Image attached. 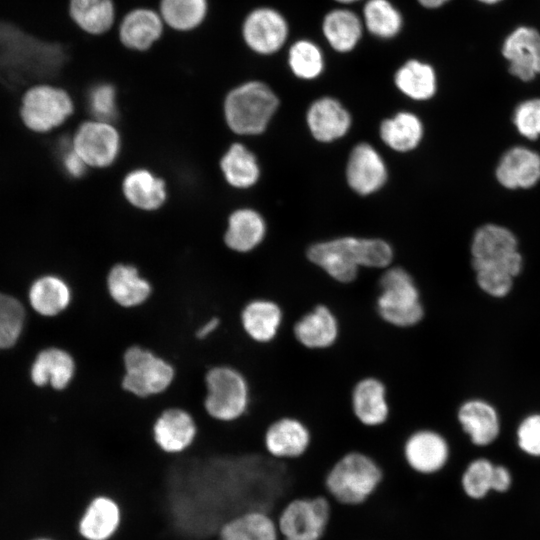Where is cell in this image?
<instances>
[{
  "label": "cell",
  "instance_id": "6da1fadb",
  "mask_svg": "<svg viewBox=\"0 0 540 540\" xmlns=\"http://www.w3.org/2000/svg\"><path fill=\"white\" fill-rule=\"evenodd\" d=\"M308 259L320 267L332 280L348 285L357 277L360 267L387 268L393 252L381 239L343 237L312 245Z\"/></svg>",
  "mask_w": 540,
  "mask_h": 540
},
{
  "label": "cell",
  "instance_id": "7a4b0ae2",
  "mask_svg": "<svg viewBox=\"0 0 540 540\" xmlns=\"http://www.w3.org/2000/svg\"><path fill=\"white\" fill-rule=\"evenodd\" d=\"M383 480V467L373 455L361 449H350L332 463L323 485L325 494L334 503L355 507L368 502Z\"/></svg>",
  "mask_w": 540,
  "mask_h": 540
},
{
  "label": "cell",
  "instance_id": "3957f363",
  "mask_svg": "<svg viewBox=\"0 0 540 540\" xmlns=\"http://www.w3.org/2000/svg\"><path fill=\"white\" fill-rule=\"evenodd\" d=\"M374 309L384 324L400 330L417 327L427 314L419 286L402 267H390L381 274Z\"/></svg>",
  "mask_w": 540,
  "mask_h": 540
},
{
  "label": "cell",
  "instance_id": "277c9868",
  "mask_svg": "<svg viewBox=\"0 0 540 540\" xmlns=\"http://www.w3.org/2000/svg\"><path fill=\"white\" fill-rule=\"evenodd\" d=\"M204 409L215 421L232 423L243 418L251 405L249 379L231 364H217L205 373Z\"/></svg>",
  "mask_w": 540,
  "mask_h": 540
},
{
  "label": "cell",
  "instance_id": "5b68a950",
  "mask_svg": "<svg viewBox=\"0 0 540 540\" xmlns=\"http://www.w3.org/2000/svg\"><path fill=\"white\" fill-rule=\"evenodd\" d=\"M279 105L273 90L264 82L249 80L228 91L223 110L228 126L238 134L263 132Z\"/></svg>",
  "mask_w": 540,
  "mask_h": 540
},
{
  "label": "cell",
  "instance_id": "8992f818",
  "mask_svg": "<svg viewBox=\"0 0 540 540\" xmlns=\"http://www.w3.org/2000/svg\"><path fill=\"white\" fill-rule=\"evenodd\" d=\"M75 103L67 87L40 82L21 94L18 120L34 134H46L62 126L74 113Z\"/></svg>",
  "mask_w": 540,
  "mask_h": 540
},
{
  "label": "cell",
  "instance_id": "52a82bcc",
  "mask_svg": "<svg viewBox=\"0 0 540 540\" xmlns=\"http://www.w3.org/2000/svg\"><path fill=\"white\" fill-rule=\"evenodd\" d=\"M176 376L174 365L154 350L133 344L123 353L122 388L140 399L165 393Z\"/></svg>",
  "mask_w": 540,
  "mask_h": 540
},
{
  "label": "cell",
  "instance_id": "ba28073f",
  "mask_svg": "<svg viewBox=\"0 0 540 540\" xmlns=\"http://www.w3.org/2000/svg\"><path fill=\"white\" fill-rule=\"evenodd\" d=\"M332 510L333 502L326 494L291 498L275 517L281 540H322L328 531Z\"/></svg>",
  "mask_w": 540,
  "mask_h": 540
},
{
  "label": "cell",
  "instance_id": "9c48e42d",
  "mask_svg": "<svg viewBox=\"0 0 540 540\" xmlns=\"http://www.w3.org/2000/svg\"><path fill=\"white\" fill-rule=\"evenodd\" d=\"M515 235L495 224L480 227L471 244L472 265L475 271L492 270L514 278L521 272L523 260L518 252Z\"/></svg>",
  "mask_w": 540,
  "mask_h": 540
},
{
  "label": "cell",
  "instance_id": "30bf717a",
  "mask_svg": "<svg viewBox=\"0 0 540 540\" xmlns=\"http://www.w3.org/2000/svg\"><path fill=\"white\" fill-rule=\"evenodd\" d=\"M405 465L413 473L433 477L443 473L451 463L452 447L446 434L433 426L411 430L401 447Z\"/></svg>",
  "mask_w": 540,
  "mask_h": 540
},
{
  "label": "cell",
  "instance_id": "8fae6325",
  "mask_svg": "<svg viewBox=\"0 0 540 540\" xmlns=\"http://www.w3.org/2000/svg\"><path fill=\"white\" fill-rule=\"evenodd\" d=\"M295 342L305 350L325 352L334 348L342 334L337 311L326 302H316L290 325Z\"/></svg>",
  "mask_w": 540,
  "mask_h": 540
},
{
  "label": "cell",
  "instance_id": "7c38bea8",
  "mask_svg": "<svg viewBox=\"0 0 540 540\" xmlns=\"http://www.w3.org/2000/svg\"><path fill=\"white\" fill-rule=\"evenodd\" d=\"M349 408L361 426L368 429L384 426L392 412L387 383L374 374L361 376L350 389Z\"/></svg>",
  "mask_w": 540,
  "mask_h": 540
},
{
  "label": "cell",
  "instance_id": "4fadbf2b",
  "mask_svg": "<svg viewBox=\"0 0 540 540\" xmlns=\"http://www.w3.org/2000/svg\"><path fill=\"white\" fill-rule=\"evenodd\" d=\"M313 443L310 426L302 418L284 414L273 419L263 434V448L272 458L296 461L304 457Z\"/></svg>",
  "mask_w": 540,
  "mask_h": 540
},
{
  "label": "cell",
  "instance_id": "5bb4252c",
  "mask_svg": "<svg viewBox=\"0 0 540 540\" xmlns=\"http://www.w3.org/2000/svg\"><path fill=\"white\" fill-rule=\"evenodd\" d=\"M115 31L122 48L144 54L158 45L167 29L156 7L138 5L119 17Z\"/></svg>",
  "mask_w": 540,
  "mask_h": 540
},
{
  "label": "cell",
  "instance_id": "9a60e30c",
  "mask_svg": "<svg viewBox=\"0 0 540 540\" xmlns=\"http://www.w3.org/2000/svg\"><path fill=\"white\" fill-rule=\"evenodd\" d=\"M245 46L253 53L268 56L278 52L286 42L288 24L274 8L260 6L250 10L240 28Z\"/></svg>",
  "mask_w": 540,
  "mask_h": 540
},
{
  "label": "cell",
  "instance_id": "2e32d148",
  "mask_svg": "<svg viewBox=\"0 0 540 540\" xmlns=\"http://www.w3.org/2000/svg\"><path fill=\"white\" fill-rule=\"evenodd\" d=\"M239 318L242 331L250 341L268 345L280 336L285 326L286 313L278 300L256 296L245 302Z\"/></svg>",
  "mask_w": 540,
  "mask_h": 540
},
{
  "label": "cell",
  "instance_id": "e0dca14e",
  "mask_svg": "<svg viewBox=\"0 0 540 540\" xmlns=\"http://www.w3.org/2000/svg\"><path fill=\"white\" fill-rule=\"evenodd\" d=\"M71 145L87 166L106 167L116 159L120 139L110 122L94 120L78 127Z\"/></svg>",
  "mask_w": 540,
  "mask_h": 540
},
{
  "label": "cell",
  "instance_id": "ac0fdd59",
  "mask_svg": "<svg viewBox=\"0 0 540 540\" xmlns=\"http://www.w3.org/2000/svg\"><path fill=\"white\" fill-rule=\"evenodd\" d=\"M198 435V425L193 414L179 406L163 409L152 425V437L164 453L178 455L187 451Z\"/></svg>",
  "mask_w": 540,
  "mask_h": 540
},
{
  "label": "cell",
  "instance_id": "d6986e66",
  "mask_svg": "<svg viewBox=\"0 0 540 540\" xmlns=\"http://www.w3.org/2000/svg\"><path fill=\"white\" fill-rule=\"evenodd\" d=\"M123 522V510L113 496L97 494L84 507L77 532L83 540H112Z\"/></svg>",
  "mask_w": 540,
  "mask_h": 540
},
{
  "label": "cell",
  "instance_id": "ffe728a7",
  "mask_svg": "<svg viewBox=\"0 0 540 540\" xmlns=\"http://www.w3.org/2000/svg\"><path fill=\"white\" fill-rule=\"evenodd\" d=\"M455 419L462 432L475 446H489L499 437V413L484 399L470 398L461 402L455 411Z\"/></svg>",
  "mask_w": 540,
  "mask_h": 540
},
{
  "label": "cell",
  "instance_id": "44dd1931",
  "mask_svg": "<svg viewBox=\"0 0 540 540\" xmlns=\"http://www.w3.org/2000/svg\"><path fill=\"white\" fill-rule=\"evenodd\" d=\"M512 75L530 81L540 74V32L529 26L514 29L502 44Z\"/></svg>",
  "mask_w": 540,
  "mask_h": 540
},
{
  "label": "cell",
  "instance_id": "7402d4cb",
  "mask_svg": "<svg viewBox=\"0 0 540 540\" xmlns=\"http://www.w3.org/2000/svg\"><path fill=\"white\" fill-rule=\"evenodd\" d=\"M30 374L35 385L49 386L56 392H62L74 381L77 374V362L68 349L51 345L37 354Z\"/></svg>",
  "mask_w": 540,
  "mask_h": 540
},
{
  "label": "cell",
  "instance_id": "603a6c76",
  "mask_svg": "<svg viewBox=\"0 0 540 540\" xmlns=\"http://www.w3.org/2000/svg\"><path fill=\"white\" fill-rule=\"evenodd\" d=\"M66 9L78 34L91 38L115 30L119 19L115 0H67Z\"/></svg>",
  "mask_w": 540,
  "mask_h": 540
},
{
  "label": "cell",
  "instance_id": "cb8c5ba5",
  "mask_svg": "<svg viewBox=\"0 0 540 540\" xmlns=\"http://www.w3.org/2000/svg\"><path fill=\"white\" fill-rule=\"evenodd\" d=\"M110 299L120 308L135 309L144 305L153 293L152 282L133 265H114L105 277Z\"/></svg>",
  "mask_w": 540,
  "mask_h": 540
},
{
  "label": "cell",
  "instance_id": "d4e9b609",
  "mask_svg": "<svg viewBox=\"0 0 540 540\" xmlns=\"http://www.w3.org/2000/svg\"><path fill=\"white\" fill-rule=\"evenodd\" d=\"M346 177L355 192L368 195L384 185L387 170L378 152L368 143H360L350 153Z\"/></svg>",
  "mask_w": 540,
  "mask_h": 540
},
{
  "label": "cell",
  "instance_id": "484cf974",
  "mask_svg": "<svg viewBox=\"0 0 540 540\" xmlns=\"http://www.w3.org/2000/svg\"><path fill=\"white\" fill-rule=\"evenodd\" d=\"M74 299L72 286L56 274L37 277L28 290L32 309L42 317L57 318L65 313Z\"/></svg>",
  "mask_w": 540,
  "mask_h": 540
},
{
  "label": "cell",
  "instance_id": "4316f807",
  "mask_svg": "<svg viewBox=\"0 0 540 540\" xmlns=\"http://www.w3.org/2000/svg\"><path fill=\"white\" fill-rule=\"evenodd\" d=\"M496 178L508 189L531 188L540 180V155L523 146L510 148L497 165Z\"/></svg>",
  "mask_w": 540,
  "mask_h": 540
},
{
  "label": "cell",
  "instance_id": "83f0119b",
  "mask_svg": "<svg viewBox=\"0 0 540 540\" xmlns=\"http://www.w3.org/2000/svg\"><path fill=\"white\" fill-rule=\"evenodd\" d=\"M307 124L316 140L331 142L347 133L351 117L338 100L322 97L310 105L307 111Z\"/></svg>",
  "mask_w": 540,
  "mask_h": 540
},
{
  "label": "cell",
  "instance_id": "f1b7e54d",
  "mask_svg": "<svg viewBox=\"0 0 540 540\" xmlns=\"http://www.w3.org/2000/svg\"><path fill=\"white\" fill-rule=\"evenodd\" d=\"M218 540H281L276 518L264 510H247L227 519Z\"/></svg>",
  "mask_w": 540,
  "mask_h": 540
},
{
  "label": "cell",
  "instance_id": "f546056e",
  "mask_svg": "<svg viewBox=\"0 0 540 540\" xmlns=\"http://www.w3.org/2000/svg\"><path fill=\"white\" fill-rule=\"evenodd\" d=\"M157 10L167 30L190 34L201 29L210 15V0H158Z\"/></svg>",
  "mask_w": 540,
  "mask_h": 540
},
{
  "label": "cell",
  "instance_id": "4dcf8cb0",
  "mask_svg": "<svg viewBox=\"0 0 540 540\" xmlns=\"http://www.w3.org/2000/svg\"><path fill=\"white\" fill-rule=\"evenodd\" d=\"M322 31L334 50L346 53L353 50L360 41L363 23L353 11L338 8L325 15Z\"/></svg>",
  "mask_w": 540,
  "mask_h": 540
},
{
  "label": "cell",
  "instance_id": "1f68e13d",
  "mask_svg": "<svg viewBox=\"0 0 540 540\" xmlns=\"http://www.w3.org/2000/svg\"><path fill=\"white\" fill-rule=\"evenodd\" d=\"M397 88L411 99L423 101L434 96L437 77L434 68L416 59L406 61L395 73Z\"/></svg>",
  "mask_w": 540,
  "mask_h": 540
},
{
  "label": "cell",
  "instance_id": "d6a6232c",
  "mask_svg": "<svg viewBox=\"0 0 540 540\" xmlns=\"http://www.w3.org/2000/svg\"><path fill=\"white\" fill-rule=\"evenodd\" d=\"M123 191L130 203L145 210L159 208L166 198L163 180L145 169L129 173L124 179Z\"/></svg>",
  "mask_w": 540,
  "mask_h": 540
},
{
  "label": "cell",
  "instance_id": "836d02e7",
  "mask_svg": "<svg viewBox=\"0 0 540 540\" xmlns=\"http://www.w3.org/2000/svg\"><path fill=\"white\" fill-rule=\"evenodd\" d=\"M265 234V222L252 209H239L229 218L225 235L226 244L238 252H247L256 247Z\"/></svg>",
  "mask_w": 540,
  "mask_h": 540
},
{
  "label": "cell",
  "instance_id": "e575fe53",
  "mask_svg": "<svg viewBox=\"0 0 540 540\" xmlns=\"http://www.w3.org/2000/svg\"><path fill=\"white\" fill-rule=\"evenodd\" d=\"M423 126L420 119L410 112H399L385 119L380 126L383 142L395 151L407 152L421 141Z\"/></svg>",
  "mask_w": 540,
  "mask_h": 540
},
{
  "label": "cell",
  "instance_id": "d590c367",
  "mask_svg": "<svg viewBox=\"0 0 540 540\" xmlns=\"http://www.w3.org/2000/svg\"><path fill=\"white\" fill-rule=\"evenodd\" d=\"M221 169L227 182L236 188L254 185L260 175L254 154L239 143L233 144L223 156Z\"/></svg>",
  "mask_w": 540,
  "mask_h": 540
},
{
  "label": "cell",
  "instance_id": "8d00e7d4",
  "mask_svg": "<svg viewBox=\"0 0 540 540\" xmlns=\"http://www.w3.org/2000/svg\"><path fill=\"white\" fill-rule=\"evenodd\" d=\"M363 21L372 35L382 39L393 38L403 25L402 15L389 0H368L363 8Z\"/></svg>",
  "mask_w": 540,
  "mask_h": 540
},
{
  "label": "cell",
  "instance_id": "74e56055",
  "mask_svg": "<svg viewBox=\"0 0 540 540\" xmlns=\"http://www.w3.org/2000/svg\"><path fill=\"white\" fill-rule=\"evenodd\" d=\"M495 464L486 458L471 460L459 476L462 494L471 500L484 499L492 492V477Z\"/></svg>",
  "mask_w": 540,
  "mask_h": 540
},
{
  "label": "cell",
  "instance_id": "f35d334b",
  "mask_svg": "<svg viewBox=\"0 0 540 540\" xmlns=\"http://www.w3.org/2000/svg\"><path fill=\"white\" fill-rule=\"evenodd\" d=\"M288 65L298 78L315 79L324 69L322 51L310 40H298L289 49Z\"/></svg>",
  "mask_w": 540,
  "mask_h": 540
},
{
  "label": "cell",
  "instance_id": "ab89813d",
  "mask_svg": "<svg viewBox=\"0 0 540 540\" xmlns=\"http://www.w3.org/2000/svg\"><path fill=\"white\" fill-rule=\"evenodd\" d=\"M25 310L15 297L0 292V349L13 346L20 336Z\"/></svg>",
  "mask_w": 540,
  "mask_h": 540
},
{
  "label": "cell",
  "instance_id": "60d3db41",
  "mask_svg": "<svg viewBox=\"0 0 540 540\" xmlns=\"http://www.w3.org/2000/svg\"><path fill=\"white\" fill-rule=\"evenodd\" d=\"M86 103L96 120H114L118 114L116 87L108 81L94 83L86 92Z\"/></svg>",
  "mask_w": 540,
  "mask_h": 540
},
{
  "label": "cell",
  "instance_id": "b9f144b4",
  "mask_svg": "<svg viewBox=\"0 0 540 540\" xmlns=\"http://www.w3.org/2000/svg\"><path fill=\"white\" fill-rule=\"evenodd\" d=\"M513 122L517 131L529 140L540 137V98L521 102L513 114Z\"/></svg>",
  "mask_w": 540,
  "mask_h": 540
},
{
  "label": "cell",
  "instance_id": "7bdbcfd3",
  "mask_svg": "<svg viewBox=\"0 0 540 540\" xmlns=\"http://www.w3.org/2000/svg\"><path fill=\"white\" fill-rule=\"evenodd\" d=\"M516 442L524 454L540 458V413H531L520 421Z\"/></svg>",
  "mask_w": 540,
  "mask_h": 540
},
{
  "label": "cell",
  "instance_id": "ee69618b",
  "mask_svg": "<svg viewBox=\"0 0 540 540\" xmlns=\"http://www.w3.org/2000/svg\"><path fill=\"white\" fill-rule=\"evenodd\" d=\"M475 272L478 286L489 296L502 298L507 296L512 289L514 277L507 273L491 270Z\"/></svg>",
  "mask_w": 540,
  "mask_h": 540
},
{
  "label": "cell",
  "instance_id": "f6af8a7d",
  "mask_svg": "<svg viewBox=\"0 0 540 540\" xmlns=\"http://www.w3.org/2000/svg\"><path fill=\"white\" fill-rule=\"evenodd\" d=\"M60 147L61 165L64 171L73 178L84 175L87 165L72 148L71 142L62 143Z\"/></svg>",
  "mask_w": 540,
  "mask_h": 540
},
{
  "label": "cell",
  "instance_id": "bcb514c9",
  "mask_svg": "<svg viewBox=\"0 0 540 540\" xmlns=\"http://www.w3.org/2000/svg\"><path fill=\"white\" fill-rule=\"evenodd\" d=\"M513 478L510 470L504 465L495 464L492 477V492L505 493L512 486Z\"/></svg>",
  "mask_w": 540,
  "mask_h": 540
},
{
  "label": "cell",
  "instance_id": "7dc6e473",
  "mask_svg": "<svg viewBox=\"0 0 540 540\" xmlns=\"http://www.w3.org/2000/svg\"><path fill=\"white\" fill-rule=\"evenodd\" d=\"M423 7L435 9L439 8L445 3H447L449 0H417Z\"/></svg>",
  "mask_w": 540,
  "mask_h": 540
},
{
  "label": "cell",
  "instance_id": "c3c4849f",
  "mask_svg": "<svg viewBox=\"0 0 540 540\" xmlns=\"http://www.w3.org/2000/svg\"><path fill=\"white\" fill-rule=\"evenodd\" d=\"M478 2H481L483 4H487V5H493V4H497L499 3L500 1L502 0H477Z\"/></svg>",
  "mask_w": 540,
  "mask_h": 540
},
{
  "label": "cell",
  "instance_id": "681fc988",
  "mask_svg": "<svg viewBox=\"0 0 540 540\" xmlns=\"http://www.w3.org/2000/svg\"><path fill=\"white\" fill-rule=\"evenodd\" d=\"M339 3H342V4H350V3H354L356 1H359V0H335Z\"/></svg>",
  "mask_w": 540,
  "mask_h": 540
},
{
  "label": "cell",
  "instance_id": "f907efd6",
  "mask_svg": "<svg viewBox=\"0 0 540 540\" xmlns=\"http://www.w3.org/2000/svg\"><path fill=\"white\" fill-rule=\"evenodd\" d=\"M31 540H55V539L51 537H47V536H40V537L33 538Z\"/></svg>",
  "mask_w": 540,
  "mask_h": 540
}]
</instances>
